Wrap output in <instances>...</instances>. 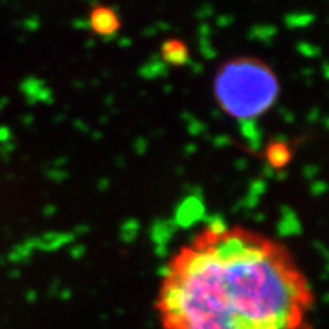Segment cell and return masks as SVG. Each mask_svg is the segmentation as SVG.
I'll return each instance as SVG.
<instances>
[{
	"instance_id": "obj_3",
	"label": "cell",
	"mask_w": 329,
	"mask_h": 329,
	"mask_svg": "<svg viewBox=\"0 0 329 329\" xmlns=\"http://www.w3.org/2000/svg\"><path fill=\"white\" fill-rule=\"evenodd\" d=\"M89 28L101 37L113 39L121 28V22L115 10L107 7H98L90 14Z\"/></svg>"
},
{
	"instance_id": "obj_10",
	"label": "cell",
	"mask_w": 329,
	"mask_h": 329,
	"mask_svg": "<svg viewBox=\"0 0 329 329\" xmlns=\"http://www.w3.org/2000/svg\"><path fill=\"white\" fill-rule=\"evenodd\" d=\"M312 17L309 14H297L291 13L285 17V23L288 28H305L311 23Z\"/></svg>"
},
{
	"instance_id": "obj_11",
	"label": "cell",
	"mask_w": 329,
	"mask_h": 329,
	"mask_svg": "<svg viewBox=\"0 0 329 329\" xmlns=\"http://www.w3.org/2000/svg\"><path fill=\"white\" fill-rule=\"evenodd\" d=\"M227 143H229V137H227L226 134H221L220 137L215 139V147H216V148H223V147H226Z\"/></svg>"
},
{
	"instance_id": "obj_4",
	"label": "cell",
	"mask_w": 329,
	"mask_h": 329,
	"mask_svg": "<svg viewBox=\"0 0 329 329\" xmlns=\"http://www.w3.org/2000/svg\"><path fill=\"white\" fill-rule=\"evenodd\" d=\"M162 61L166 66L180 67L189 63V51L185 43L180 40L171 39L162 45Z\"/></svg>"
},
{
	"instance_id": "obj_12",
	"label": "cell",
	"mask_w": 329,
	"mask_h": 329,
	"mask_svg": "<svg viewBox=\"0 0 329 329\" xmlns=\"http://www.w3.org/2000/svg\"><path fill=\"white\" fill-rule=\"evenodd\" d=\"M230 22H232V17H230V16H221V17L218 19V26L226 28V26L230 25Z\"/></svg>"
},
{
	"instance_id": "obj_5",
	"label": "cell",
	"mask_w": 329,
	"mask_h": 329,
	"mask_svg": "<svg viewBox=\"0 0 329 329\" xmlns=\"http://www.w3.org/2000/svg\"><path fill=\"white\" fill-rule=\"evenodd\" d=\"M265 157L271 169H283L291 160V150L288 143L279 137L267 147Z\"/></svg>"
},
{
	"instance_id": "obj_1",
	"label": "cell",
	"mask_w": 329,
	"mask_h": 329,
	"mask_svg": "<svg viewBox=\"0 0 329 329\" xmlns=\"http://www.w3.org/2000/svg\"><path fill=\"white\" fill-rule=\"evenodd\" d=\"M306 282L273 244L207 229L166 270L159 311L165 329H303Z\"/></svg>"
},
{
	"instance_id": "obj_7",
	"label": "cell",
	"mask_w": 329,
	"mask_h": 329,
	"mask_svg": "<svg viewBox=\"0 0 329 329\" xmlns=\"http://www.w3.org/2000/svg\"><path fill=\"white\" fill-rule=\"evenodd\" d=\"M239 133L251 151H258L262 145V131L254 119H244L239 122Z\"/></svg>"
},
{
	"instance_id": "obj_6",
	"label": "cell",
	"mask_w": 329,
	"mask_h": 329,
	"mask_svg": "<svg viewBox=\"0 0 329 329\" xmlns=\"http://www.w3.org/2000/svg\"><path fill=\"white\" fill-rule=\"evenodd\" d=\"M204 213V206L200 198L197 197H188L177 210V220L181 226L188 227L198 221Z\"/></svg>"
},
{
	"instance_id": "obj_9",
	"label": "cell",
	"mask_w": 329,
	"mask_h": 329,
	"mask_svg": "<svg viewBox=\"0 0 329 329\" xmlns=\"http://www.w3.org/2000/svg\"><path fill=\"white\" fill-rule=\"evenodd\" d=\"M276 35V28L273 25H256L250 31V39L258 42H270Z\"/></svg>"
},
{
	"instance_id": "obj_2",
	"label": "cell",
	"mask_w": 329,
	"mask_h": 329,
	"mask_svg": "<svg viewBox=\"0 0 329 329\" xmlns=\"http://www.w3.org/2000/svg\"><path fill=\"white\" fill-rule=\"evenodd\" d=\"M277 93L276 77L258 60H233L224 64L215 78V95L223 112L239 121L265 113Z\"/></svg>"
},
{
	"instance_id": "obj_8",
	"label": "cell",
	"mask_w": 329,
	"mask_h": 329,
	"mask_svg": "<svg viewBox=\"0 0 329 329\" xmlns=\"http://www.w3.org/2000/svg\"><path fill=\"white\" fill-rule=\"evenodd\" d=\"M168 66L162 60H150L140 67V75L147 80H154L157 77H163L166 74Z\"/></svg>"
}]
</instances>
